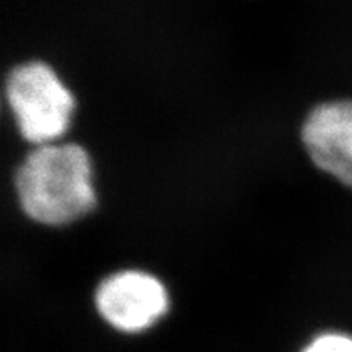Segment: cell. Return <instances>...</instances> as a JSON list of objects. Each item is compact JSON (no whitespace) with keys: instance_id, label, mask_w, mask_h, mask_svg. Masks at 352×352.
I'll return each mask as SVG.
<instances>
[{"instance_id":"obj_3","label":"cell","mask_w":352,"mask_h":352,"mask_svg":"<svg viewBox=\"0 0 352 352\" xmlns=\"http://www.w3.org/2000/svg\"><path fill=\"white\" fill-rule=\"evenodd\" d=\"M95 303L109 324L135 333L165 314L168 297L160 280L147 272L121 271L101 280Z\"/></svg>"},{"instance_id":"obj_1","label":"cell","mask_w":352,"mask_h":352,"mask_svg":"<svg viewBox=\"0 0 352 352\" xmlns=\"http://www.w3.org/2000/svg\"><path fill=\"white\" fill-rule=\"evenodd\" d=\"M15 188L25 214L47 226L72 222L95 204L90 160L77 144L38 145L16 170Z\"/></svg>"},{"instance_id":"obj_4","label":"cell","mask_w":352,"mask_h":352,"mask_svg":"<svg viewBox=\"0 0 352 352\" xmlns=\"http://www.w3.org/2000/svg\"><path fill=\"white\" fill-rule=\"evenodd\" d=\"M302 140L316 166L352 188V100L321 103L308 113Z\"/></svg>"},{"instance_id":"obj_5","label":"cell","mask_w":352,"mask_h":352,"mask_svg":"<svg viewBox=\"0 0 352 352\" xmlns=\"http://www.w3.org/2000/svg\"><path fill=\"white\" fill-rule=\"evenodd\" d=\"M302 352H352V338L341 333L321 334Z\"/></svg>"},{"instance_id":"obj_2","label":"cell","mask_w":352,"mask_h":352,"mask_svg":"<svg viewBox=\"0 0 352 352\" xmlns=\"http://www.w3.org/2000/svg\"><path fill=\"white\" fill-rule=\"evenodd\" d=\"M6 94L21 135L34 144H47L65 131L74 98L50 65L33 60L13 67Z\"/></svg>"}]
</instances>
